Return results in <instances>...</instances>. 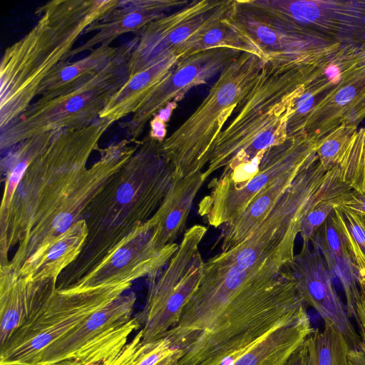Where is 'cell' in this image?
I'll return each mask as SVG.
<instances>
[{
    "label": "cell",
    "instance_id": "obj_1",
    "mask_svg": "<svg viewBox=\"0 0 365 365\" xmlns=\"http://www.w3.org/2000/svg\"><path fill=\"white\" fill-rule=\"evenodd\" d=\"M328 61L323 53L264 58L236 115L215 141L202 171L204 179L219 170L231 171L250 163L267 148L284 142L297 100Z\"/></svg>",
    "mask_w": 365,
    "mask_h": 365
},
{
    "label": "cell",
    "instance_id": "obj_2",
    "mask_svg": "<svg viewBox=\"0 0 365 365\" xmlns=\"http://www.w3.org/2000/svg\"><path fill=\"white\" fill-rule=\"evenodd\" d=\"M120 3L54 0L36 9L35 26L7 47L1 59V130L28 109L46 79L68 62L78 37Z\"/></svg>",
    "mask_w": 365,
    "mask_h": 365
},
{
    "label": "cell",
    "instance_id": "obj_3",
    "mask_svg": "<svg viewBox=\"0 0 365 365\" xmlns=\"http://www.w3.org/2000/svg\"><path fill=\"white\" fill-rule=\"evenodd\" d=\"M175 174L160 141L149 135L138 141L130 158L86 208V269H92L130 241L156 212Z\"/></svg>",
    "mask_w": 365,
    "mask_h": 365
},
{
    "label": "cell",
    "instance_id": "obj_4",
    "mask_svg": "<svg viewBox=\"0 0 365 365\" xmlns=\"http://www.w3.org/2000/svg\"><path fill=\"white\" fill-rule=\"evenodd\" d=\"M264 60L242 53L221 71L191 115L161 142L164 155L178 174L184 177L204 170L215 141L255 83Z\"/></svg>",
    "mask_w": 365,
    "mask_h": 365
},
{
    "label": "cell",
    "instance_id": "obj_5",
    "mask_svg": "<svg viewBox=\"0 0 365 365\" xmlns=\"http://www.w3.org/2000/svg\"><path fill=\"white\" fill-rule=\"evenodd\" d=\"M138 41L136 35L122 43L119 53L106 68L76 87L41 95L1 130V149L11 148L41 133L83 128L99 119L101 111L128 79V61Z\"/></svg>",
    "mask_w": 365,
    "mask_h": 365
},
{
    "label": "cell",
    "instance_id": "obj_6",
    "mask_svg": "<svg viewBox=\"0 0 365 365\" xmlns=\"http://www.w3.org/2000/svg\"><path fill=\"white\" fill-rule=\"evenodd\" d=\"M131 285V282H120L56 288L45 304L0 347V365H36L48 346L109 305Z\"/></svg>",
    "mask_w": 365,
    "mask_h": 365
},
{
    "label": "cell",
    "instance_id": "obj_7",
    "mask_svg": "<svg viewBox=\"0 0 365 365\" xmlns=\"http://www.w3.org/2000/svg\"><path fill=\"white\" fill-rule=\"evenodd\" d=\"M316 148L317 143L304 132L289 135L284 142L256 157V170L250 180L230 182L213 178L209 193L199 202L198 214L215 228L232 222L260 193L280 180L296 178L317 160Z\"/></svg>",
    "mask_w": 365,
    "mask_h": 365
},
{
    "label": "cell",
    "instance_id": "obj_8",
    "mask_svg": "<svg viewBox=\"0 0 365 365\" xmlns=\"http://www.w3.org/2000/svg\"><path fill=\"white\" fill-rule=\"evenodd\" d=\"M207 227L195 225L185 230L177 252L163 272L148 277L144 308L138 314L143 344L162 339L178 323L181 312L200 284L204 261L200 245Z\"/></svg>",
    "mask_w": 365,
    "mask_h": 365
},
{
    "label": "cell",
    "instance_id": "obj_9",
    "mask_svg": "<svg viewBox=\"0 0 365 365\" xmlns=\"http://www.w3.org/2000/svg\"><path fill=\"white\" fill-rule=\"evenodd\" d=\"M135 301V293L123 294L48 346L36 365H110L141 329Z\"/></svg>",
    "mask_w": 365,
    "mask_h": 365
},
{
    "label": "cell",
    "instance_id": "obj_10",
    "mask_svg": "<svg viewBox=\"0 0 365 365\" xmlns=\"http://www.w3.org/2000/svg\"><path fill=\"white\" fill-rule=\"evenodd\" d=\"M312 330L302 306L256 324L218 347L198 365H284Z\"/></svg>",
    "mask_w": 365,
    "mask_h": 365
},
{
    "label": "cell",
    "instance_id": "obj_11",
    "mask_svg": "<svg viewBox=\"0 0 365 365\" xmlns=\"http://www.w3.org/2000/svg\"><path fill=\"white\" fill-rule=\"evenodd\" d=\"M231 1H192L149 23L135 34L138 41L128 61V78L165 59L178 58V51L187 41L226 16Z\"/></svg>",
    "mask_w": 365,
    "mask_h": 365
},
{
    "label": "cell",
    "instance_id": "obj_12",
    "mask_svg": "<svg viewBox=\"0 0 365 365\" xmlns=\"http://www.w3.org/2000/svg\"><path fill=\"white\" fill-rule=\"evenodd\" d=\"M224 23L263 58L304 57L334 43L317 34L264 11L250 0H232Z\"/></svg>",
    "mask_w": 365,
    "mask_h": 365
},
{
    "label": "cell",
    "instance_id": "obj_13",
    "mask_svg": "<svg viewBox=\"0 0 365 365\" xmlns=\"http://www.w3.org/2000/svg\"><path fill=\"white\" fill-rule=\"evenodd\" d=\"M251 3L331 42L365 48V0H252Z\"/></svg>",
    "mask_w": 365,
    "mask_h": 365
},
{
    "label": "cell",
    "instance_id": "obj_14",
    "mask_svg": "<svg viewBox=\"0 0 365 365\" xmlns=\"http://www.w3.org/2000/svg\"><path fill=\"white\" fill-rule=\"evenodd\" d=\"M241 51L217 48L202 51L180 58L168 74L155 87L144 104L122 127L128 139L133 141L145 125L171 103H177L191 88L206 83L237 58Z\"/></svg>",
    "mask_w": 365,
    "mask_h": 365
},
{
    "label": "cell",
    "instance_id": "obj_15",
    "mask_svg": "<svg viewBox=\"0 0 365 365\" xmlns=\"http://www.w3.org/2000/svg\"><path fill=\"white\" fill-rule=\"evenodd\" d=\"M154 227L152 224L71 287L132 283L138 278L158 274L168 264L179 245H160L153 235Z\"/></svg>",
    "mask_w": 365,
    "mask_h": 365
},
{
    "label": "cell",
    "instance_id": "obj_16",
    "mask_svg": "<svg viewBox=\"0 0 365 365\" xmlns=\"http://www.w3.org/2000/svg\"><path fill=\"white\" fill-rule=\"evenodd\" d=\"M304 304L312 307L323 319H331L345 335L351 348L359 349L360 336L354 328L321 257L303 245L301 252L285 267Z\"/></svg>",
    "mask_w": 365,
    "mask_h": 365
},
{
    "label": "cell",
    "instance_id": "obj_17",
    "mask_svg": "<svg viewBox=\"0 0 365 365\" xmlns=\"http://www.w3.org/2000/svg\"><path fill=\"white\" fill-rule=\"evenodd\" d=\"M56 281H34L14 272L9 263L1 265L0 347L50 298Z\"/></svg>",
    "mask_w": 365,
    "mask_h": 365
},
{
    "label": "cell",
    "instance_id": "obj_18",
    "mask_svg": "<svg viewBox=\"0 0 365 365\" xmlns=\"http://www.w3.org/2000/svg\"><path fill=\"white\" fill-rule=\"evenodd\" d=\"M189 4L187 0L120 1V5L102 19L92 24L84 32H96L87 41L75 48L71 58L101 45H110L120 36L138 33L151 21L164 16L166 11Z\"/></svg>",
    "mask_w": 365,
    "mask_h": 365
},
{
    "label": "cell",
    "instance_id": "obj_19",
    "mask_svg": "<svg viewBox=\"0 0 365 365\" xmlns=\"http://www.w3.org/2000/svg\"><path fill=\"white\" fill-rule=\"evenodd\" d=\"M88 235L86 222L81 219L66 231L36 250L14 272L31 280L57 282L60 273L79 257Z\"/></svg>",
    "mask_w": 365,
    "mask_h": 365
},
{
    "label": "cell",
    "instance_id": "obj_20",
    "mask_svg": "<svg viewBox=\"0 0 365 365\" xmlns=\"http://www.w3.org/2000/svg\"><path fill=\"white\" fill-rule=\"evenodd\" d=\"M365 92V63L343 79L306 115L297 133L317 143L341 125L347 108Z\"/></svg>",
    "mask_w": 365,
    "mask_h": 365
},
{
    "label": "cell",
    "instance_id": "obj_21",
    "mask_svg": "<svg viewBox=\"0 0 365 365\" xmlns=\"http://www.w3.org/2000/svg\"><path fill=\"white\" fill-rule=\"evenodd\" d=\"M205 182L202 171L182 176L176 173L161 205L152 217L155 223L153 235L158 243H175L186 227L193 201Z\"/></svg>",
    "mask_w": 365,
    "mask_h": 365
},
{
    "label": "cell",
    "instance_id": "obj_22",
    "mask_svg": "<svg viewBox=\"0 0 365 365\" xmlns=\"http://www.w3.org/2000/svg\"><path fill=\"white\" fill-rule=\"evenodd\" d=\"M314 240L341 283L345 296H354L359 291V270L348 236L334 210L314 233Z\"/></svg>",
    "mask_w": 365,
    "mask_h": 365
},
{
    "label": "cell",
    "instance_id": "obj_23",
    "mask_svg": "<svg viewBox=\"0 0 365 365\" xmlns=\"http://www.w3.org/2000/svg\"><path fill=\"white\" fill-rule=\"evenodd\" d=\"M178 60L176 57L165 59L128 78L101 111L99 118L113 123L135 113Z\"/></svg>",
    "mask_w": 365,
    "mask_h": 365
},
{
    "label": "cell",
    "instance_id": "obj_24",
    "mask_svg": "<svg viewBox=\"0 0 365 365\" xmlns=\"http://www.w3.org/2000/svg\"><path fill=\"white\" fill-rule=\"evenodd\" d=\"M120 49L121 45H101L91 50L83 58L62 64L43 83L38 96L76 87L106 68L117 56Z\"/></svg>",
    "mask_w": 365,
    "mask_h": 365
},
{
    "label": "cell",
    "instance_id": "obj_25",
    "mask_svg": "<svg viewBox=\"0 0 365 365\" xmlns=\"http://www.w3.org/2000/svg\"><path fill=\"white\" fill-rule=\"evenodd\" d=\"M322 329H315L307 338L309 365H347L351 349L345 335L329 319Z\"/></svg>",
    "mask_w": 365,
    "mask_h": 365
},
{
    "label": "cell",
    "instance_id": "obj_26",
    "mask_svg": "<svg viewBox=\"0 0 365 365\" xmlns=\"http://www.w3.org/2000/svg\"><path fill=\"white\" fill-rule=\"evenodd\" d=\"M217 48L252 53L262 57L222 19L191 37L179 48L177 57L180 59L202 51Z\"/></svg>",
    "mask_w": 365,
    "mask_h": 365
},
{
    "label": "cell",
    "instance_id": "obj_27",
    "mask_svg": "<svg viewBox=\"0 0 365 365\" xmlns=\"http://www.w3.org/2000/svg\"><path fill=\"white\" fill-rule=\"evenodd\" d=\"M332 168L339 170L346 185L365 194V128L357 129Z\"/></svg>",
    "mask_w": 365,
    "mask_h": 365
},
{
    "label": "cell",
    "instance_id": "obj_28",
    "mask_svg": "<svg viewBox=\"0 0 365 365\" xmlns=\"http://www.w3.org/2000/svg\"><path fill=\"white\" fill-rule=\"evenodd\" d=\"M177 349L166 337L143 344L136 334L110 365H155Z\"/></svg>",
    "mask_w": 365,
    "mask_h": 365
},
{
    "label": "cell",
    "instance_id": "obj_29",
    "mask_svg": "<svg viewBox=\"0 0 365 365\" xmlns=\"http://www.w3.org/2000/svg\"><path fill=\"white\" fill-rule=\"evenodd\" d=\"M357 129L358 127L342 123L317 143V155L325 169L333 168L339 155L349 143Z\"/></svg>",
    "mask_w": 365,
    "mask_h": 365
},
{
    "label": "cell",
    "instance_id": "obj_30",
    "mask_svg": "<svg viewBox=\"0 0 365 365\" xmlns=\"http://www.w3.org/2000/svg\"><path fill=\"white\" fill-rule=\"evenodd\" d=\"M342 201L331 200L322 202L312 210L302 222L300 233L304 245H308L314 233L324 223L334 207Z\"/></svg>",
    "mask_w": 365,
    "mask_h": 365
},
{
    "label": "cell",
    "instance_id": "obj_31",
    "mask_svg": "<svg viewBox=\"0 0 365 365\" xmlns=\"http://www.w3.org/2000/svg\"><path fill=\"white\" fill-rule=\"evenodd\" d=\"M365 118V92L357 98L346 109L341 124L358 127Z\"/></svg>",
    "mask_w": 365,
    "mask_h": 365
},
{
    "label": "cell",
    "instance_id": "obj_32",
    "mask_svg": "<svg viewBox=\"0 0 365 365\" xmlns=\"http://www.w3.org/2000/svg\"><path fill=\"white\" fill-rule=\"evenodd\" d=\"M359 295L355 304L354 319L359 328L360 343L359 349L365 354V292L360 289Z\"/></svg>",
    "mask_w": 365,
    "mask_h": 365
},
{
    "label": "cell",
    "instance_id": "obj_33",
    "mask_svg": "<svg viewBox=\"0 0 365 365\" xmlns=\"http://www.w3.org/2000/svg\"><path fill=\"white\" fill-rule=\"evenodd\" d=\"M339 205L365 216V194L350 192Z\"/></svg>",
    "mask_w": 365,
    "mask_h": 365
},
{
    "label": "cell",
    "instance_id": "obj_34",
    "mask_svg": "<svg viewBox=\"0 0 365 365\" xmlns=\"http://www.w3.org/2000/svg\"><path fill=\"white\" fill-rule=\"evenodd\" d=\"M284 365H309V347L307 339L292 354Z\"/></svg>",
    "mask_w": 365,
    "mask_h": 365
},
{
    "label": "cell",
    "instance_id": "obj_35",
    "mask_svg": "<svg viewBox=\"0 0 365 365\" xmlns=\"http://www.w3.org/2000/svg\"><path fill=\"white\" fill-rule=\"evenodd\" d=\"M150 130L148 135L151 138L163 142L166 135L165 122L156 115L150 121Z\"/></svg>",
    "mask_w": 365,
    "mask_h": 365
},
{
    "label": "cell",
    "instance_id": "obj_36",
    "mask_svg": "<svg viewBox=\"0 0 365 365\" xmlns=\"http://www.w3.org/2000/svg\"><path fill=\"white\" fill-rule=\"evenodd\" d=\"M347 365H365L364 353L359 349H351L348 354Z\"/></svg>",
    "mask_w": 365,
    "mask_h": 365
},
{
    "label": "cell",
    "instance_id": "obj_37",
    "mask_svg": "<svg viewBox=\"0 0 365 365\" xmlns=\"http://www.w3.org/2000/svg\"><path fill=\"white\" fill-rule=\"evenodd\" d=\"M179 349H178L177 351L173 354L168 356L167 358L164 359L163 360H162L155 365H169L173 361Z\"/></svg>",
    "mask_w": 365,
    "mask_h": 365
},
{
    "label": "cell",
    "instance_id": "obj_38",
    "mask_svg": "<svg viewBox=\"0 0 365 365\" xmlns=\"http://www.w3.org/2000/svg\"><path fill=\"white\" fill-rule=\"evenodd\" d=\"M180 350H179L178 353L177 354L176 356L175 357V359H173V361L169 364V365H175V364L177 363L178 361V357H179V354H180Z\"/></svg>",
    "mask_w": 365,
    "mask_h": 365
},
{
    "label": "cell",
    "instance_id": "obj_39",
    "mask_svg": "<svg viewBox=\"0 0 365 365\" xmlns=\"http://www.w3.org/2000/svg\"><path fill=\"white\" fill-rule=\"evenodd\" d=\"M359 287L365 292V280L360 282Z\"/></svg>",
    "mask_w": 365,
    "mask_h": 365
}]
</instances>
